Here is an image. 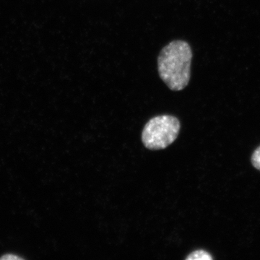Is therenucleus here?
Here are the masks:
<instances>
[{"label":"nucleus","mask_w":260,"mask_h":260,"mask_svg":"<svg viewBox=\"0 0 260 260\" xmlns=\"http://www.w3.org/2000/svg\"><path fill=\"white\" fill-rule=\"evenodd\" d=\"M191 59L192 51L185 41H173L162 48L158 57V74L170 90L180 91L187 86Z\"/></svg>","instance_id":"1"},{"label":"nucleus","mask_w":260,"mask_h":260,"mask_svg":"<svg viewBox=\"0 0 260 260\" xmlns=\"http://www.w3.org/2000/svg\"><path fill=\"white\" fill-rule=\"evenodd\" d=\"M213 259V257L210 253L202 249L193 251L186 258V260H212Z\"/></svg>","instance_id":"3"},{"label":"nucleus","mask_w":260,"mask_h":260,"mask_svg":"<svg viewBox=\"0 0 260 260\" xmlns=\"http://www.w3.org/2000/svg\"><path fill=\"white\" fill-rule=\"evenodd\" d=\"M23 260L25 259L21 256L16 255L15 254H5L0 256V260Z\"/></svg>","instance_id":"5"},{"label":"nucleus","mask_w":260,"mask_h":260,"mask_svg":"<svg viewBox=\"0 0 260 260\" xmlns=\"http://www.w3.org/2000/svg\"><path fill=\"white\" fill-rule=\"evenodd\" d=\"M251 162L256 169L260 171V146L256 148L251 157Z\"/></svg>","instance_id":"4"},{"label":"nucleus","mask_w":260,"mask_h":260,"mask_svg":"<svg viewBox=\"0 0 260 260\" xmlns=\"http://www.w3.org/2000/svg\"><path fill=\"white\" fill-rule=\"evenodd\" d=\"M180 127V121L175 116H155L148 121L143 129L142 134L143 144L149 150L167 148L177 139Z\"/></svg>","instance_id":"2"}]
</instances>
